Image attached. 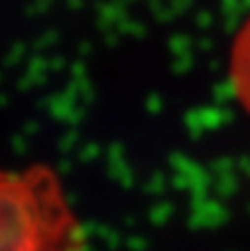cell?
Returning a JSON list of instances; mask_svg holds the SVG:
<instances>
[{
  "mask_svg": "<svg viewBox=\"0 0 250 251\" xmlns=\"http://www.w3.org/2000/svg\"><path fill=\"white\" fill-rule=\"evenodd\" d=\"M0 251H82L78 221L42 170H0Z\"/></svg>",
  "mask_w": 250,
  "mask_h": 251,
  "instance_id": "6da1fadb",
  "label": "cell"
},
{
  "mask_svg": "<svg viewBox=\"0 0 250 251\" xmlns=\"http://www.w3.org/2000/svg\"><path fill=\"white\" fill-rule=\"evenodd\" d=\"M233 84L239 101L250 113V20L242 29L233 51Z\"/></svg>",
  "mask_w": 250,
  "mask_h": 251,
  "instance_id": "7a4b0ae2",
  "label": "cell"
}]
</instances>
